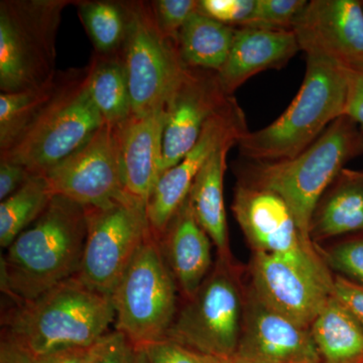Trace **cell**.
Wrapping results in <instances>:
<instances>
[{
	"instance_id": "obj_7",
	"label": "cell",
	"mask_w": 363,
	"mask_h": 363,
	"mask_svg": "<svg viewBox=\"0 0 363 363\" xmlns=\"http://www.w3.org/2000/svg\"><path fill=\"white\" fill-rule=\"evenodd\" d=\"M178 286L150 231L111 295L116 330L135 347L164 340L178 313Z\"/></svg>"
},
{
	"instance_id": "obj_10",
	"label": "cell",
	"mask_w": 363,
	"mask_h": 363,
	"mask_svg": "<svg viewBox=\"0 0 363 363\" xmlns=\"http://www.w3.org/2000/svg\"><path fill=\"white\" fill-rule=\"evenodd\" d=\"M87 218L82 262L76 278L111 297L150 229L147 204L128 194L102 207H85Z\"/></svg>"
},
{
	"instance_id": "obj_1",
	"label": "cell",
	"mask_w": 363,
	"mask_h": 363,
	"mask_svg": "<svg viewBox=\"0 0 363 363\" xmlns=\"http://www.w3.org/2000/svg\"><path fill=\"white\" fill-rule=\"evenodd\" d=\"M86 236L85 207L54 196L40 218L2 255V293L13 303L25 302L75 277L82 262Z\"/></svg>"
},
{
	"instance_id": "obj_25",
	"label": "cell",
	"mask_w": 363,
	"mask_h": 363,
	"mask_svg": "<svg viewBox=\"0 0 363 363\" xmlns=\"http://www.w3.org/2000/svg\"><path fill=\"white\" fill-rule=\"evenodd\" d=\"M235 30L196 11L179 33L182 61L189 68L220 71L233 47Z\"/></svg>"
},
{
	"instance_id": "obj_22",
	"label": "cell",
	"mask_w": 363,
	"mask_h": 363,
	"mask_svg": "<svg viewBox=\"0 0 363 363\" xmlns=\"http://www.w3.org/2000/svg\"><path fill=\"white\" fill-rule=\"evenodd\" d=\"M336 180L313 216V242L363 231V172L344 169Z\"/></svg>"
},
{
	"instance_id": "obj_12",
	"label": "cell",
	"mask_w": 363,
	"mask_h": 363,
	"mask_svg": "<svg viewBox=\"0 0 363 363\" xmlns=\"http://www.w3.org/2000/svg\"><path fill=\"white\" fill-rule=\"evenodd\" d=\"M45 176L52 195L84 207H102L125 197L128 193L121 169L119 126L104 123Z\"/></svg>"
},
{
	"instance_id": "obj_40",
	"label": "cell",
	"mask_w": 363,
	"mask_h": 363,
	"mask_svg": "<svg viewBox=\"0 0 363 363\" xmlns=\"http://www.w3.org/2000/svg\"><path fill=\"white\" fill-rule=\"evenodd\" d=\"M135 363H150L149 357L143 347H135Z\"/></svg>"
},
{
	"instance_id": "obj_14",
	"label": "cell",
	"mask_w": 363,
	"mask_h": 363,
	"mask_svg": "<svg viewBox=\"0 0 363 363\" xmlns=\"http://www.w3.org/2000/svg\"><path fill=\"white\" fill-rule=\"evenodd\" d=\"M292 30L307 56L330 60L348 71L363 68L362 2L308 1Z\"/></svg>"
},
{
	"instance_id": "obj_30",
	"label": "cell",
	"mask_w": 363,
	"mask_h": 363,
	"mask_svg": "<svg viewBox=\"0 0 363 363\" xmlns=\"http://www.w3.org/2000/svg\"><path fill=\"white\" fill-rule=\"evenodd\" d=\"M329 269L363 286V238L342 241L321 255Z\"/></svg>"
},
{
	"instance_id": "obj_21",
	"label": "cell",
	"mask_w": 363,
	"mask_h": 363,
	"mask_svg": "<svg viewBox=\"0 0 363 363\" xmlns=\"http://www.w3.org/2000/svg\"><path fill=\"white\" fill-rule=\"evenodd\" d=\"M235 145L227 143L208 160L196 177L188 196L196 220L211 238L218 257L225 260H233V257L224 201V176L227 155Z\"/></svg>"
},
{
	"instance_id": "obj_37",
	"label": "cell",
	"mask_w": 363,
	"mask_h": 363,
	"mask_svg": "<svg viewBox=\"0 0 363 363\" xmlns=\"http://www.w3.org/2000/svg\"><path fill=\"white\" fill-rule=\"evenodd\" d=\"M347 107L346 116L352 118L363 130V68L348 71Z\"/></svg>"
},
{
	"instance_id": "obj_2",
	"label": "cell",
	"mask_w": 363,
	"mask_h": 363,
	"mask_svg": "<svg viewBox=\"0 0 363 363\" xmlns=\"http://www.w3.org/2000/svg\"><path fill=\"white\" fill-rule=\"evenodd\" d=\"M116 320L111 297L92 290L76 277L39 297L13 303L2 316L6 332L33 358L68 348H89Z\"/></svg>"
},
{
	"instance_id": "obj_27",
	"label": "cell",
	"mask_w": 363,
	"mask_h": 363,
	"mask_svg": "<svg viewBox=\"0 0 363 363\" xmlns=\"http://www.w3.org/2000/svg\"><path fill=\"white\" fill-rule=\"evenodd\" d=\"M79 18L94 45L95 52L114 55L123 51L128 30L125 1H76Z\"/></svg>"
},
{
	"instance_id": "obj_26",
	"label": "cell",
	"mask_w": 363,
	"mask_h": 363,
	"mask_svg": "<svg viewBox=\"0 0 363 363\" xmlns=\"http://www.w3.org/2000/svg\"><path fill=\"white\" fill-rule=\"evenodd\" d=\"M52 194L47 178L33 175L16 192L0 203V245L6 250L21 233L40 218Z\"/></svg>"
},
{
	"instance_id": "obj_28",
	"label": "cell",
	"mask_w": 363,
	"mask_h": 363,
	"mask_svg": "<svg viewBox=\"0 0 363 363\" xmlns=\"http://www.w3.org/2000/svg\"><path fill=\"white\" fill-rule=\"evenodd\" d=\"M58 74L42 87L0 94V152L13 147L51 100Z\"/></svg>"
},
{
	"instance_id": "obj_11",
	"label": "cell",
	"mask_w": 363,
	"mask_h": 363,
	"mask_svg": "<svg viewBox=\"0 0 363 363\" xmlns=\"http://www.w3.org/2000/svg\"><path fill=\"white\" fill-rule=\"evenodd\" d=\"M233 210L253 252L290 260L333 289L334 277L328 266L314 242L301 233L290 208L279 196L238 183Z\"/></svg>"
},
{
	"instance_id": "obj_20",
	"label": "cell",
	"mask_w": 363,
	"mask_h": 363,
	"mask_svg": "<svg viewBox=\"0 0 363 363\" xmlns=\"http://www.w3.org/2000/svg\"><path fill=\"white\" fill-rule=\"evenodd\" d=\"M183 300L197 292L213 267L211 238L196 220L188 198L159 238Z\"/></svg>"
},
{
	"instance_id": "obj_19",
	"label": "cell",
	"mask_w": 363,
	"mask_h": 363,
	"mask_svg": "<svg viewBox=\"0 0 363 363\" xmlns=\"http://www.w3.org/2000/svg\"><path fill=\"white\" fill-rule=\"evenodd\" d=\"M166 109L131 116L119 125V150L126 192L147 204L162 175Z\"/></svg>"
},
{
	"instance_id": "obj_18",
	"label": "cell",
	"mask_w": 363,
	"mask_h": 363,
	"mask_svg": "<svg viewBox=\"0 0 363 363\" xmlns=\"http://www.w3.org/2000/svg\"><path fill=\"white\" fill-rule=\"evenodd\" d=\"M301 51L291 28H236L225 64L217 72L222 89L233 96L240 86L260 72L281 69Z\"/></svg>"
},
{
	"instance_id": "obj_3",
	"label": "cell",
	"mask_w": 363,
	"mask_h": 363,
	"mask_svg": "<svg viewBox=\"0 0 363 363\" xmlns=\"http://www.w3.org/2000/svg\"><path fill=\"white\" fill-rule=\"evenodd\" d=\"M362 154L363 130L350 116H343L293 159L253 162L238 183L279 196L290 208L301 233L313 242L312 219L325 191L348 162Z\"/></svg>"
},
{
	"instance_id": "obj_24",
	"label": "cell",
	"mask_w": 363,
	"mask_h": 363,
	"mask_svg": "<svg viewBox=\"0 0 363 363\" xmlns=\"http://www.w3.org/2000/svg\"><path fill=\"white\" fill-rule=\"evenodd\" d=\"M86 74V89L104 123L119 126L133 116L123 54L94 52Z\"/></svg>"
},
{
	"instance_id": "obj_33",
	"label": "cell",
	"mask_w": 363,
	"mask_h": 363,
	"mask_svg": "<svg viewBox=\"0 0 363 363\" xmlns=\"http://www.w3.org/2000/svg\"><path fill=\"white\" fill-rule=\"evenodd\" d=\"M150 363H233L164 339L143 347Z\"/></svg>"
},
{
	"instance_id": "obj_34",
	"label": "cell",
	"mask_w": 363,
	"mask_h": 363,
	"mask_svg": "<svg viewBox=\"0 0 363 363\" xmlns=\"http://www.w3.org/2000/svg\"><path fill=\"white\" fill-rule=\"evenodd\" d=\"M135 347L123 333L108 332L90 348L89 363H135Z\"/></svg>"
},
{
	"instance_id": "obj_17",
	"label": "cell",
	"mask_w": 363,
	"mask_h": 363,
	"mask_svg": "<svg viewBox=\"0 0 363 363\" xmlns=\"http://www.w3.org/2000/svg\"><path fill=\"white\" fill-rule=\"evenodd\" d=\"M233 363H320L310 329L279 314L248 289Z\"/></svg>"
},
{
	"instance_id": "obj_36",
	"label": "cell",
	"mask_w": 363,
	"mask_h": 363,
	"mask_svg": "<svg viewBox=\"0 0 363 363\" xmlns=\"http://www.w3.org/2000/svg\"><path fill=\"white\" fill-rule=\"evenodd\" d=\"M26 167L16 162L0 161V201L13 195L30 178Z\"/></svg>"
},
{
	"instance_id": "obj_29",
	"label": "cell",
	"mask_w": 363,
	"mask_h": 363,
	"mask_svg": "<svg viewBox=\"0 0 363 363\" xmlns=\"http://www.w3.org/2000/svg\"><path fill=\"white\" fill-rule=\"evenodd\" d=\"M307 4L306 0H255V11L247 26L292 30Z\"/></svg>"
},
{
	"instance_id": "obj_5",
	"label": "cell",
	"mask_w": 363,
	"mask_h": 363,
	"mask_svg": "<svg viewBox=\"0 0 363 363\" xmlns=\"http://www.w3.org/2000/svg\"><path fill=\"white\" fill-rule=\"evenodd\" d=\"M87 68L59 72L51 100L0 161L26 167L45 176L75 152L104 124L86 89Z\"/></svg>"
},
{
	"instance_id": "obj_23",
	"label": "cell",
	"mask_w": 363,
	"mask_h": 363,
	"mask_svg": "<svg viewBox=\"0 0 363 363\" xmlns=\"http://www.w3.org/2000/svg\"><path fill=\"white\" fill-rule=\"evenodd\" d=\"M320 363H363V327L331 296L311 327Z\"/></svg>"
},
{
	"instance_id": "obj_4",
	"label": "cell",
	"mask_w": 363,
	"mask_h": 363,
	"mask_svg": "<svg viewBox=\"0 0 363 363\" xmlns=\"http://www.w3.org/2000/svg\"><path fill=\"white\" fill-rule=\"evenodd\" d=\"M348 70L321 57L307 56L304 80L292 104L262 130L238 140L240 154L252 162L293 159L316 142L332 123L346 116Z\"/></svg>"
},
{
	"instance_id": "obj_39",
	"label": "cell",
	"mask_w": 363,
	"mask_h": 363,
	"mask_svg": "<svg viewBox=\"0 0 363 363\" xmlns=\"http://www.w3.org/2000/svg\"><path fill=\"white\" fill-rule=\"evenodd\" d=\"M90 348H68L35 357L33 363H89Z\"/></svg>"
},
{
	"instance_id": "obj_16",
	"label": "cell",
	"mask_w": 363,
	"mask_h": 363,
	"mask_svg": "<svg viewBox=\"0 0 363 363\" xmlns=\"http://www.w3.org/2000/svg\"><path fill=\"white\" fill-rule=\"evenodd\" d=\"M252 289L264 304L296 324L310 329L333 289L290 260L253 252Z\"/></svg>"
},
{
	"instance_id": "obj_8",
	"label": "cell",
	"mask_w": 363,
	"mask_h": 363,
	"mask_svg": "<svg viewBox=\"0 0 363 363\" xmlns=\"http://www.w3.org/2000/svg\"><path fill=\"white\" fill-rule=\"evenodd\" d=\"M247 291L233 260L217 257L207 278L183 300L166 339L233 362L245 318Z\"/></svg>"
},
{
	"instance_id": "obj_15",
	"label": "cell",
	"mask_w": 363,
	"mask_h": 363,
	"mask_svg": "<svg viewBox=\"0 0 363 363\" xmlns=\"http://www.w3.org/2000/svg\"><path fill=\"white\" fill-rule=\"evenodd\" d=\"M231 97L222 89L217 72L186 68L166 106L162 173L194 147L208 119Z\"/></svg>"
},
{
	"instance_id": "obj_31",
	"label": "cell",
	"mask_w": 363,
	"mask_h": 363,
	"mask_svg": "<svg viewBox=\"0 0 363 363\" xmlns=\"http://www.w3.org/2000/svg\"><path fill=\"white\" fill-rule=\"evenodd\" d=\"M160 30L167 37L178 40L179 33L190 16L198 11L197 0H154L150 1Z\"/></svg>"
},
{
	"instance_id": "obj_32",
	"label": "cell",
	"mask_w": 363,
	"mask_h": 363,
	"mask_svg": "<svg viewBox=\"0 0 363 363\" xmlns=\"http://www.w3.org/2000/svg\"><path fill=\"white\" fill-rule=\"evenodd\" d=\"M255 0H200L198 11L233 28L247 26L255 11Z\"/></svg>"
},
{
	"instance_id": "obj_35",
	"label": "cell",
	"mask_w": 363,
	"mask_h": 363,
	"mask_svg": "<svg viewBox=\"0 0 363 363\" xmlns=\"http://www.w3.org/2000/svg\"><path fill=\"white\" fill-rule=\"evenodd\" d=\"M332 296L347 308L363 327V286L336 274Z\"/></svg>"
},
{
	"instance_id": "obj_13",
	"label": "cell",
	"mask_w": 363,
	"mask_h": 363,
	"mask_svg": "<svg viewBox=\"0 0 363 363\" xmlns=\"http://www.w3.org/2000/svg\"><path fill=\"white\" fill-rule=\"evenodd\" d=\"M247 131L245 113L233 96L208 119L194 147L175 167L162 173L147 204L150 229L157 240L187 199L196 177L208 160L227 143L238 145Z\"/></svg>"
},
{
	"instance_id": "obj_38",
	"label": "cell",
	"mask_w": 363,
	"mask_h": 363,
	"mask_svg": "<svg viewBox=\"0 0 363 363\" xmlns=\"http://www.w3.org/2000/svg\"><path fill=\"white\" fill-rule=\"evenodd\" d=\"M35 358L16 342L6 332L2 331L0 342V363H33Z\"/></svg>"
},
{
	"instance_id": "obj_9",
	"label": "cell",
	"mask_w": 363,
	"mask_h": 363,
	"mask_svg": "<svg viewBox=\"0 0 363 363\" xmlns=\"http://www.w3.org/2000/svg\"><path fill=\"white\" fill-rule=\"evenodd\" d=\"M128 30L123 58L130 85L133 116L166 109L187 66L178 40L160 30L150 1H125Z\"/></svg>"
},
{
	"instance_id": "obj_6",
	"label": "cell",
	"mask_w": 363,
	"mask_h": 363,
	"mask_svg": "<svg viewBox=\"0 0 363 363\" xmlns=\"http://www.w3.org/2000/svg\"><path fill=\"white\" fill-rule=\"evenodd\" d=\"M70 0L0 1V90L42 87L56 77V37Z\"/></svg>"
}]
</instances>
